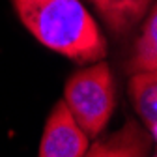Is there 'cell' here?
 Wrapping results in <instances>:
<instances>
[{"label":"cell","mask_w":157,"mask_h":157,"mask_svg":"<svg viewBox=\"0 0 157 157\" xmlns=\"http://www.w3.org/2000/svg\"><path fill=\"white\" fill-rule=\"evenodd\" d=\"M88 146V136L78 127L66 103L58 101L47 118L39 157H82Z\"/></svg>","instance_id":"obj_3"},{"label":"cell","mask_w":157,"mask_h":157,"mask_svg":"<svg viewBox=\"0 0 157 157\" xmlns=\"http://www.w3.org/2000/svg\"><path fill=\"white\" fill-rule=\"evenodd\" d=\"M129 71L131 73L157 71V11H155V6L150 8L148 19L142 25V32L135 43V54L129 62Z\"/></svg>","instance_id":"obj_7"},{"label":"cell","mask_w":157,"mask_h":157,"mask_svg":"<svg viewBox=\"0 0 157 157\" xmlns=\"http://www.w3.org/2000/svg\"><path fill=\"white\" fill-rule=\"evenodd\" d=\"M88 2L114 34L129 32L142 21L153 6V0H88Z\"/></svg>","instance_id":"obj_5"},{"label":"cell","mask_w":157,"mask_h":157,"mask_svg":"<svg viewBox=\"0 0 157 157\" xmlns=\"http://www.w3.org/2000/svg\"><path fill=\"white\" fill-rule=\"evenodd\" d=\"M151 144L150 133L129 118L116 133L88 146L82 157H148Z\"/></svg>","instance_id":"obj_4"},{"label":"cell","mask_w":157,"mask_h":157,"mask_svg":"<svg viewBox=\"0 0 157 157\" xmlns=\"http://www.w3.org/2000/svg\"><path fill=\"white\" fill-rule=\"evenodd\" d=\"M21 23L51 51L78 64L99 62L107 39L81 0H11Z\"/></svg>","instance_id":"obj_1"},{"label":"cell","mask_w":157,"mask_h":157,"mask_svg":"<svg viewBox=\"0 0 157 157\" xmlns=\"http://www.w3.org/2000/svg\"><path fill=\"white\" fill-rule=\"evenodd\" d=\"M64 103L88 139L103 133L116 105L114 77L109 64L99 60L69 77Z\"/></svg>","instance_id":"obj_2"},{"label":"cell","mask_w":157,"mask_h":157,"mask_svg":"<svg viewBox=\"0 0 157 157\" xmlns=\"http://www.w3.org/2000/svg\"><path fill=\"white\" fill-rule=\"evenodd\" d=\"M129 94L139 112L142 127L155 142L157 136V71L133 73L129 81Z\"/></svg>","instance_id":"obj_6"}]
</instances>
